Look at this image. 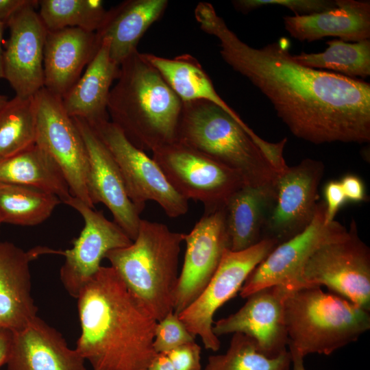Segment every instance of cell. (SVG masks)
Returning a JSON list of instances; mask_svg holds the SVG:
<instances>
[{"label":"cell","mask_w":370,"mask_h":370,"mask_svg":"<svg viewBox=\"0 0 370 370\" xmlns=\"http://www.w3.org/2000/svg\"><path fill=\"white\" fill-rule=\"evenodd\" d=\"M195 17L219 40L223 60L270 101L295 136L316 145L370 141L369 83L300 64L286 39L251 47L209 3H199Z\"/></svg>","instance_id":"cell-1"},{"label":"cell","mask_w":370,"mask_h":370,"mask_svg":"<svg viewBox=\"0 0 370 370\" xmlns=\"http://www.w3.org/2000/svg\"><path fill=\"white\" fill-rule=\"evenodd\" d=\"M75 349L93 370H146L158 321L117 272L101 267L77 298Z\"/></svg>","instance_id":"cell-2"},{"label":"cell","mask_w":370,"mask_h":370,"mask_svg":"<svg viewBox=\"0 0 370 370\" xmlns=\"http://www.w3.org/2000/svg\"><path fill=\"white\" fill-rule=\"evenodd\" d=\"M177 140L236 171L248 186L273 184L280 173L273 163L282 156L284 140L262 139L208 101L183 102Z\"/></svg>","instance_id":"cell-3"},{"label":"cell","mask_w":370,"mask_h":370,"mask_svg":"<svg viewBox=\"0 0 370 370\" xmlns=\"http://www.w3.org/2000/svg\"><path fill=\"white\" fill-rule=\"evenodd\" d=\"M108 113L136 147L151 151L177 140L183 102L136 50L120 65Z\"/></svg>","instance_id":"cell-4"},{"label":"cell","mask_w":370,"mask_h":370,"mask_svg":"<svg viewBox=\"0 0 370 370\" xmlns=\"http://www.w3.org/2000/svg\"><path fill=\"white\" fill-rule=\"evenodd\" d=\"M184 235L163 223L141 219L132 243L105 256L157 321L173 311Z\"/></svg>","instance_id":"cell-5"},{"label":"cell","mask_w":370,"mask_h":370,"mask_svg":"<svg viewBox=\"0 0 370 370\" xmlns=\"http://www.w3.org/2000/svg\"><path fill=\"white\" fill-rule=\"evenodd\" d=\"M289 343L304 358L330 355L370 328L369 311L321 286L292 291L284 301Z\"/></svg>","instance_id":"cell-6"},{"label":"cell","mask_w":370,"mask_h":370,"mask_svg":"<svg viewBox=\"0 0 370 370\" xmlns=\"http://www.w3.org/2000/svg\"><path fill=\"white\" fill-rule=\"evenodd\" d=\"M304 286H325L334 294L370 311V249L354 219L342 236L319 246L301 274Z\"/></svg>","instance_id":"cell-7"},{"label":"cell","mask_w":370,"mask_h":370,"mask_svg":"<svg viewBox=\"0 0 370 370\" xmlns=\"http://www.w3.org/2000/svg\"><path fill=\"white\" fill-rule=\"evenodd\" d=\"M152 153L171 186L186 200L202 203L205 212L223 208L246 185L236 171L178 140Z\"/></svg>","instance_id":"cell-8"},{"label":"cell","mask_w":370,"mask_h":370,"mask_svg":"<svg viewBox=\"0 0 370 370\" xmlns=\"http://www.w3.org/2000/svg\"><path fill=\"white\" fill-rule=\"evenodd\" d=\"M90 127L115 160L128 197L141 212L147 201H153L171 218L187 212L188 201L171 186L153 159L134 146L115 124L108 120Z\"/></svg>","instance_id":"cell-9"},{"label":"cell","mask_w":370,"mask_h":370,"mask_svg":"<svg viewBox=\"0 0 370 370\" xmlns=\"http://www.w3.org/2000/svg\"><path fill=\"white\" fill-rule=\"evenodd\" d=\"M36 144L61 170L73 197L94 208L88 190V158L82 137L62 98L45 87L34 95Z\"/></svg>","instance_id":"cell-10"},{"label":"cell","mask_w":370,"mask_h":370,"mask_svg":"<svg viewBox=\"0 0 370 370\" xmlns=\"http://www.w3.org/2000/svg\"><path fill=\"white\" fill-rule=\"evenodd\" d=\"M276 246L275 241L262 239L242 251L226 249L204 290L178 314L190 333L201 338L206 349L217 352L221 347L219 337L212 332L216 311L240 291L252 271Z\"/></svg>","instance_id":"cell-11"},{"label":"cell","mask_w":370,"mask_h":370,"mask_svg":"<svg viewBox=\"0 0 370 370\" xmlns=\"http://www.w3.org/2000/svg\"><path fill=\"white\" fill-rule=\"evenodd\" d=\"M321 161L306 158L287 166L274 184V197L262 239L277 245L303 232L312 222L318 207V189L324 175Z\"/></svg>","instance_id":"cell-12"},{"label":"cell","mask_w":370,"mask_h":370,"mask_svg":"<svg viewBox=\"0 0 370 370\" xmlns=\"http://www.w3.org/2000/svg\"><path fill=\"white\" fill-rule=\"evenodd\" d=\"M324 219L325 203L321 201L311 223L268 254L246 279L240 295L247 298L260 289L274 285L285 286L292 291L305 287L301 274L309 257L322 244L347 231L336 221L325 224Z\"/></svg>","instance_id":"cell-13"},{"label":"cell","mask_w":370,"mask_h":370,"mask_svg":"<svg viewBox=\"0 0 370 370\" xmlns=\"http://www.w3.org/2000/svg\"><path fill=\"white\" fill-rule=\"evenodd\" d=\"M64 204L81 214L84 222L73 247L61 251L65 261L60 271L61 282L70 296L77 299L81 290L96 274L108 252L132 243L126 233L101 211L94 210L84 201L71 196Z\"/></svg>","instance_id":"cell-14"},{"label":"cell","mask_w":370,"mask_h":370,"mask_svg":"<svg viewBox=\"0 0 370 370\" xmlns=\"http://www.w3.org/2000/svg\"><path fill=\"white\" fill-rule=\"evenodd\" d=\"M179 275L173 311L177 314L202 293L215 273L224 251L230 247L224 207L204 212L188 234Z\"/></svg>","instance_id":"cell-15"},{"label":"cell","mask_w":370,"mask_h":370,"mask_svg":"<svg viewBox=\"0 0 370 370\" xmlns=\"http://www.w3.org/2000/svg\"><path fill=\"white\" fill-rule=\"evenodd\" d=\"M293 291L274 285L257 291L235 313L214 321L213 333L219 336L236 332L246 334L256 343L258 351L274 358L286 350L289 338L284 317V301Z\"/></svg>","instance_id":"cell-16"},{"label":"cell","mask_w":370,"mask_h":370,"mask_svg":"<svg viewBox=\"0 0 370 370\" xmlns=\"http://www.w3.org/2000/svg\"><path fill=\"white\" fill-rule=\"evenodd\" d=\"M38 1L18 12L7 23L10 38L3 51L4 79L22 98L44 87V49L47 30L36 11Z\"/></svg>","instance_id":"cell-17"},{"label":"cell","mask_w":370,"mask_h":370,"mask_svg":"<svg viewBox=\"0 0 370 370\" xmlns=\"http://www.w3.org/2000/svg\"><path fill=\"white\" fill-rule=\"evenodd\" d=\"M84 143L88 158L87 186L92 204L101 203L116 223L133 241L141 221V211L128 197L118 166L110 151L90 125L72 118Z\"/></svg>","instance_id":"cell-18"},{"label":"cell","mask_w":370,"mask_h":370,"mask_svg":"<svg viewBox=\"0 0 370 370\" xmlns=\"http://www.w3.org/2000/svg\"><path fill=\"white\" fill-rule=\"evenodd\" d=\"M48 254H59V250L36 247L25 251L12 243L0 242V325L18 332L38 317L29 264Z\"/></svg>","instance_id":"cell-19"},{"label":"cell","mask_w":370,"mask_h":370,"mask_svg":"<svg viewBox=\"0 0 370 370\" xmlns=\"http://www.w3.org/2000/svg\"><path fill=\"white\" fill-rule=\"evenodd\" d=\"M95 32L77 27L47 31L44 49V87L62 98L95 56Z\"/></svg>","instance_id":"cell-20"},{"label":"cell","mask_w":370,"mask_h":370,"mask_svg":"<svg viewBox=\"0 0 370 370\" xmlns=\"http://www.w3.org/2000/svg\"><path fill=\"white\" fill-rule=\"evenodd\" d=\"M86 360L62 335L36 317L14 332L7 370H87Z\"/></svg>","instance_id":"cell-21"},{"label":"cell","mask_w":370,"mask_h":370,"mask_svg":"<svg viewBox=\"0 0 370 370\" xmlns=\"http://www.w3.org/2000/svg\"><path fill=\"white\" fill-rule=\"evenodd\" d=\"M286 30L299 41L338 37L345 42L370 38L369 1L336 0L332 9L308 15L284 17Z\"/></svg>","instance_id":"cell-22"},{"label":"cell","mask_w":370,"mask_h":370,"mask_svg":"<svg viewBox=\"0 0 370 370\" xmlns=\"http://www.w3.org/2000/svg\"><path fill=\"white\" fill-rule=\"evenodd\" d=\"M119 72L120 66L110 54V40L103 38L84 73L62 98L67 114L84 120L90 126L109 120L108 97Z\"/></svg>","instance_id":"cell-23"},{"label":"cell","mask_w":370,"mask_h":370,"mask_svg":"<svg viewBox=\"0 0 370 370\" xmlns=\"http://www.w3.org/2000/svg\"><path fill=\"white\" fill-rule=\"evenodd\" d=\"M166 0H127L107 11L95 32L98 43L110 40V54L118 64L137 50V45L148 29L164 12Z\"/></svg>","instance_id":"cell-24"},{"label":"cell","mask_w":370,"mask_h":370,"mask_svg":"<svg viewBox=\"0 0 370 370\" xmlns=\"http://www.w3.org/2000/svg\"><path fill=\"white\" fill-rule=\"evenodd\" d=\"M274 184L245 185L227 201L224 210L230 250L242 251L262 240L264 225L274 197Z\"/></svg>","instance_id":"cell-25"},{"label":"cell","mask_w":370,"mask_h":370,"mask_svg":"<svg viewBox=\"0 0 370 370\" xmlns=\"http://www.w3.org/2000/svg\"><path fill=\"white\" fill-rule=\"evenodd\" d=\"M143 57L161 76L182 102L204 100L212 102L238 121L242 120L217 92L198 60L190 54L165 58L143 53Z\"/></svg>","instance_id":"cell-26"},{"label":"cell","mask_w":370,"mask_h":370,"mask_svg":"<svg viewBox=\"0 0 370 370\" xmlns=\"http://www.w3.org/2000/svg\"><path fill=\"white\" fill-rule=\"evenodd\" d=\"M0 183L35 188L64 203L72 195L59 166L37 144L0 162Z\"/></svg>","instance_id":"cell-27"},{"label":"cell","mask_w":370,"mask_h":370,"mask_svg":"<svg viewBox=\"0 0 370 370\" xmlns=\"http://www.w3.org/2000/svg\"><path fill=\"white\" fill-rule=\"evenodd\" d=\"M62 203L56 195L18 184L0 183V221L33 226L46 221Z\"/></svg>","instance_id":"cell-28"},{"label":"cell","mask_w":370,"mask_h":370,"mask_svg":"<svg viewBox=\"0 0 370 370\" xmlns=\"http://www.w3.org/2000/svg\"><path fill=\"white\" fill-rule=\"evenodd\" d=\"M327 49L320 53L293 56L300 64L314 69H328L349 77L370 75V40L349 43L340 39L326 42Z\"/></svg>","instance_id":"cell-29"},{"label":"cell","mask_w":370,"mask_h":370,"mask_svg":"<svg viewBox=\"0 0 370 370\" xmlns=\"http://www.w3.org/2000/svg\"><path fill=\"white\" fill-rule=\"evenodd\" d=\"M34 96H15L0 110V162L36 144Z\"/></svg>","instance_id":"cell-30"},{"label":"cell","mask_w":370,"mask_h":370,"mask_svg":"<svg viewBox=\"0 0 370 370\" xmlns=\"http://www.w3.org/2000/svg\"><path fill=\"white\" fill-rule=\"evenodd\" d=\"M38 6L47 31L77 27L96 32L107 13L100 0H40Z\"/></svg>","instance_id":"cell-31"},{"label":"cell","mask_w":370,"mask_h":370,"mask_svg":"<svg viewBox=\"0 0 370 370\" xmlns=\"http://www.w3.org/2000/svg\"><path fill=\"white\" fill-rule=\"evenodd\" d=\"M291 363L289 351L274 358L267 357L258 351L254 338L236 332L227 352L210 356L204 370H289Z\"/></svg>","instance_id":"cell-32"},{"label":"cell","mask_w":370,"mask_h":370,"mask_svg":"<svg viewBox=\"0 0 370 370\" xmlns=\"http://www.w3.org/2000/svg\"><path fill=\"white\" fill-rule=\"evenodd\" d=\"M178 314L170 312L158 321L153 342L156 353H166L180 345L195 341Z\"/></svg>","instance_id":"cell-33"},{"label":"cell","mask_w":370,"mask_h":370,"mask_svg":"<svg viewBox=\"0 0 370 370\" xmlns=\"http://www.w3.org/2000/svg\"><path fill=\"white\" fill-rule=\"evenodd\" d=\"M234 8L244 14L267 5H281L295 12V15H308L321 12L336 6V0H235Z\"/></svg>","instance_id":"cell-34"},{"label":"cell","mask_w":370,"mask_h":370,"mask_svg":"<svg viewBox=\"0 0 370 370\" xmlns=\"http://www.w3.org/2000/svg\"><path fill=\"white\" fill-rule=\"evenodd\" d=\"M164 354L175 370H201V347L195 341L180 345Z\"/></svg>","instance_id":"cell-35"},{"label":"cell","mask_w":370,"mask_h":370,"mask_svg":"<svg viewBox=\"0 0 370 370\" xmlns=\"http://www.w3.org/2000/svg\"><path fill=\"white\" fill-rule=\"evenodd\" d=\"M325 197V224L331 223L334 220L341 207L347 201L340 181L330 180L324 187Z\"/></svg>","instance_id":"cell-36"},{"label":"cell","mask_w":370,"mask_h":370,"mask_svg":"<svg viewBox=\"0 0 370 370\" xmlns=\"http://www.w3.org/2000/svg\"><path fill=\"white\" fill-rule=\"evenodd\" d=\"M340 182L347 201L358 203L367 200L364 183L358 176L347 174Z\"/></svg>","instance_id":"cell-37"},{"label":"cell","mask_w":370,"mask_h":370,"mask_svg":"<svg viewBox=\"0 0 370 370\" xmlns=\"http://www.w3.org/2000/svg\"><path fill=\"white\" fill-rule=\"evenodd\" d=\"M34 0H0V21L7 25L9 21L21 10Z\"/></svg>","instance_id":"cell-38"},{"label":"cell","mask_w":370,"mask_h":370,"mask_svg":"<svg viewBox=\"0 0 370 370\" xmlns=\"http://www.w3.org/2000/svg\"><path fill=\"white\" fill-rule=\"evenodd\" d=\"M14 332L0 325V367L6 365L13 345Z\"/></svg>","instance_id":"cell-39"},{"label":"cell","mask_w":370,"mask_h":370,"mask_svg":"<svg viewBox=\"0 0 370 370\" xmlns=\"http://www.w3.org/2000/svg\"><path fill=\"white\" fill-rule=\"evenodd\" d=\"M146 370H175V369L166 354L157 353Z\"/></svg>","instance_id":"cell-40"},{"label":"cell","mask_w":370,"mask_h":370,"mask_svg":"<svg viewBox=\"0 0 370 370\" xmlns=\"http://www.w3.org/2000/svg\"><path fill=\"white\" fill-rule=\"evenodd\" d=\"M291 355L293 370H306L304 365V357L291 344H288Z\"/></svg>","instance_id":"cell-41"},{"label":"cell","mask_w":370,"mask_h":370,"mask_svg":"<svg viewBox=\"0 0 370 370\" xmlns=\"http://www.w3.org/2000/svg\"><path fill=\"white\" fill-rule=\"evenodd\" d=\"M5 24L0 21V79H4V68H3V50L2 49V39Z\"/></svg>","instance_id":"cell-42"},{"label":"cell","mask_w":370,"mask_h":370,"mask_svg":"<svg viewBox=\"0 0 370 370\" xmlns=\"http://www.w3.org/2000/svg\"><path fill=\"white\" fill-rule=\"evenodd\" d=\"M9 99L6 95H0V110L5 105Z\"/></svg>","instance_id":"cell-43"},{"label":"cell","mask_w":370,"mask_h":370,"mask_svg":"<svg viewBox=\"0 0 370 370\" xmlns=\"http://www.w3.org/2000/svg\"><path fill=\"white\" fill-rule=\"evenodd\" d=\"M1 224H2V223H1V222L0 221V227H1Z\"/></svg>","instance_id":"cell-44"}]
</instances>
